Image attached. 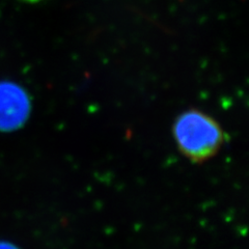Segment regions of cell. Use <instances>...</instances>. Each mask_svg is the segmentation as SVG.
<instances>
[{"label":"cell","instance_id":"cell-1","mask_svg":"<svg viewBox=\"0 0 249 249\" xmlns=\"http://www.w3.org/2000/svg\"><path fill=\"white\" fill-rule=\"evenodd\" d=\"M174 136L180 152L194 163L214 157L225 140L220 124L197 109H189L178 116Z\"/></svg>","mask_w":249,"mask_h":249},{"label":"cell","instance_id":"cell-2","mask_svg":"<svg viewBox=\"0 0 249 249\" xmlns=\"http://www.w3.org/2000/svg\"><path fill=\"white\" fill-rule=\"evenodd\" d=\"M30 99L20 85L0 83V131H14L25 124L30 113Z\"/></svg>","mask_w":249,"mask_h":249},{"label":"cell","instance_id":"cell-3","mask_svg":"<svg viewBox=\"0 0 249 249\" xmlns=\"http://www.w3.org/2000/svg\"><path fill=\"white\" fill-rule=\"evenodd\" d=\"M0 249H19L15 245L7 243V242H0Z\"/></svg>","mask_w":249,"mask_h":249},{"label":"cell","instance_id":"cell-4","mask_svg":"<svg viewBox=\"0 0 249 249\" xmlns=\"http://www.w3.org/2000/svg\"><path fill=\"white\" fill-rule=\"evenodd\" d=\"M21 1H25V2H31V3H34V2L42 1V0H21Z\"/></svg>","mask_w":249,"mask_h":249}]
</instances>
